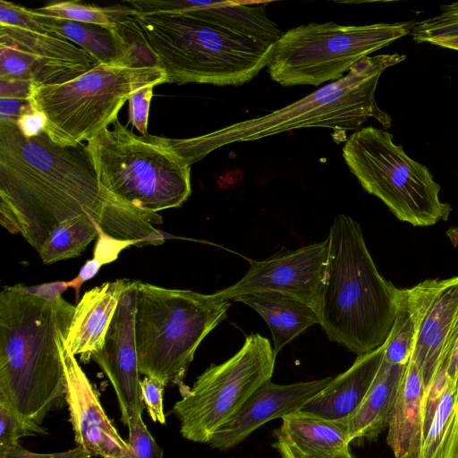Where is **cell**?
Segmentation results:
<instances>
[{
    "instance_id": "484cf974",
    "label": "cell",
    "mask_w": 458,
    "mask_h": 458,
    "mask_svg": "<svg viewBox=\"0 0 458 458\" xmlns=\"http://www.w3.org/2000/svg\"><path fill=\"white\" fill-rule=\"evenodd\" d=\"M98 229L92 216L77 217L58 225L38 252L41 260L52 264L81 255L98 237Z\"/></svg>"
},
{
    "instance_id": "603a6c76",
    "label": "cell",
    "mask_w": 458,
    "mask_h": 458,
    "mask_svg": "<svg viewBox=\"0 0 458 458\" xmlns=\"http://www.w3.org/2000/svg\"><path fill=\"white\" fill-rule=\"evenodd\" d=\"M406 365H392L382 360L377 377L364 400L354 413L344 420L351 443L363 438L376 439L388 428Z\"/></svg>"
},
{
    "instance_id": "4fadbf2b",
    "label": "cell",
    "mask_w": 458,
    "mask_h": 458,
    "mask_svg": "<svg viewBox=\"0 0 458 458\" xmlns=\"http://www.w3.org/2000/svg\"><path fill=\"white\" fill-rule=\"evenodd\" d=\"M402 293L415 326L410 359L418 366L426 391L437 372L447 369L458 331V276L428 279L402 289Z\"/></svg>"
},
{
    "instance_id": "4dcf8cb0",
    "label": "cell",
    "mask_w": 458,
    "mask_h": 458,
    "mask_svg": "<svg viewBox=\"0 0 458 458\" xmlns=\"http://www.w3.org/2000/svg\"><path fill=\"white\" fill-rule=\"evenodd\" d=\"M127 427L131 454L124 458H164V451L148 431L142 414L132 417Z\"/></svg>"
},
{
    "instance_id": "d6a6232c",
    "label": "cell",
    "mask_w": 458,
    "mask_h": 458,
    "mask_svg": "<svg viewBox=\"0 0 458 458\" xmlns=\"http://www.w3.org/2000/svg\"><path fill=\"white\" fill-rule=\"evenodd\" d=\"M165 386L158 380L146 377L140 380L141 398L148 413L154 422L165 424V414L163 405Z\"/></svg>"
},
{
    "instance_id": "7402d4cb",
    "label": "cell",
    "mask_w": 458,
    "mask_h": 458,
    "mask_svg": "<svg viewBox=\"0 0 458 458\" xmlns=\"http://www.w3.org/2000/svg\"><path fill=\"white\" fill-rule=\"evenodd\" d=\"M233 301L250 306L263 318L271 331L276 355L306 329L320 325L319 316L312 308L283 293H253Z\"/></svg>"
},
{
    "instance_id": "30bf717a",
    "label": "cell",
    "mask_w": 458,
    "mask_h": 458,
    "mask_svg": "<svg viewBox=\"0 0 458 458\" xmlns=\"http://www.w3.org/2000/svg\"><path fill=\"white\" fill-rule=\"evenodd\" d=\"M393 139L386 130L373 126L354 131L343 147L349 170L399 220L413 226L446 221L452 208L440 200V185L424 165L411 158Z\"/></svg>"
},
{
    "instance_id": "e0dca14e",
    "label": "cell",
    "mask_w": 458,
    "mask_h": 458,
    "mask_svg": "<svg viewBox=\"0 0 458 458\" xmlns=\"http://www.w3.org/2000/svg\"><path fill=\"white\" fill-rule=\"evenodd\" d=\"M332 379L328 377L287 385L267 381L215 433L208 445L220 451L235 447L263 424L301 410Z\"/></svg>"
},
{
    "instance_id": "5bb4252c",
    "label": "cell",
    "mask_w": 458,
    "mask_h": 458,
    "mask_svg": "<svg viewBox=\"0 0 458 458\" xmlns=\"http://www.w3.org/2000/svg\"><path fill=\"white\" fill-rule=\"evenodd\" d=\"M327 251V238L297 250H281L263 260L251 261L239 281L216 293L232 301L253 293L276 292L301 301L320 316Z\"/></svg>"
},
{
    "instance_id": "cb8c5ba5",
    "label": "cell",
    "mask_w": 458,
    "mask_h": 458,
    "mask_svg": "<svg viewBox=\"0 0 458 458\" xmlns=\"http://www.w3.org/2000/svg\"><path fill=\"white\" fill-rule=\"evenodd\" d=\"M276 435L313 458H335L349 449V432L344 420L335 421L301 411L282 418Z\"/></svg>"
},
{
    "instance_id": "6da1fadb",
    "label": "cell",
    "mask_w": 458,
    "mask_h": 458,
    "mask_svg": "<svg viewBox=\"0 0 458 458\" xmlns=\"http://www.w3.org/2000/svg\"><path fill=\"white\" fill-rule=\"evenodd\" d=\"M92 216L102 231L136 246L160 245L158 214L118 199L101 185L84 143L61 144L43 129L26 133L0 122V223L38 253L60 225Z\"/></svg>"
},
{
    "instance_id": "7bdbcfd3",
    "label": "cell",
    "mask_w": 458,
    "mask_h": 458,
    "mask_svg": "<svg viewBox=\"0 0 458 458\" xmlns=\"http://www.w3.org/2000/svg\"><path fill=\"white\" fill-rule=\"evenodd\" d=\"M445 233L454 247H456L458 245V226L449 228Z\"/></svg>"
},
{
    "instance_id": "8d00e7d4",
    "label": "cell",
    "mask_w": 458,
    "mask_h": 458,
    "mask_svg": "<svg viewBox=\"0 0 458 458\" xmlns=\"http://www.w3.org/2000/svg\"><path fill=\"white\" fill-rule=\"evenodd\" d=\"M33 112L30 99L0 98V122L18 121L22 116Z\"/></svg>"
},
{
    "instance_id": "8992f818",
    "label": "cell",
    "mask_w": 458,
    "mask_h": 458,
    "mask_svg": "<svg viewBox=\"0 0 458 458\" xmlns=\"http://www.w3.org/2000/svg\"><path fill=\"white\" fill-rule=\"evenodd\" d=\"M231 301L215 292L137 282L135 341L140 373L182 386L196 350L227 316Z\"/></svg>"
},
{
    "instance_id": "8fae6325",
    "label": "cell",
    "mask_w": 458,
    "mask_h": 458,
    "mask_svg": "<svg viewBox=\"0 0 458 458\" xmlns=\"http://www.w3.org/2000/svg\"><path fill=\"white\" fill-rule=\"evenodd\" d=\"M276 353L259 334L245 337L242 348L221 364L210 365L172 410L187 440L208 444L215 433L233 418L247 400L271 380Z\"/></svg>"
},
{
    "instance_id": "ab89813d",
    "label": "cell",
    "mask_w": 458,
    "mask_h": 458,
    "mask_svg": "<svg viewBox=\"0 0 458 458\" xmlns=\"http://www.w3.org/2000/svg\"><path fill=\"white\" fill-rule=\"evenodd\" d=\"M0 98L29 99L31 94L32 84L23 81H0Z\"/></svg>"
},
{
    "instance_id": "74e56055",
    "label": "cell",
    "mask_w": 458,
    "mask_h": 458,
    "mask_svg": "<svg viewBox=\"0 0 458 458\" xmlns=\"http://www.w3.org/2000/svg\"><path fill=\"white\" fill-rule=\"evenodd\" d=\"M101 267V263L92 258L91 259L86 261V263L81 267L78 276L75 278L67 282L68 287H72L74 289L76 293V300L79 298L80 290L82 284L94 277Z\"/></svg>"
},
{
    "instance_id": "5b68a950",
    "label": "cell",
    "mask_w": 458,
    "mask_h": 458,
    "mask_svg": "<svg viewBox=\"0 0 458 458\" xmlns=\"http://www.w3.org/2000/svg\"><path fill=\"white\" fill-rule=\"evenodd\" d=\"M132 20L166 83L240 86L268 65L274 47L182 14L134 12Z\"/></svg>"
},
{
    "instance_id": "3957f363",
    "label": "cell",
    "mask_w": 458,
    "mask_h": 458,
    "mask_svg": "<svg viewBox=\"0 0 458 458\" xmlns=\"http://www.w3.org/2000/svg\"><path fill=\"white\" fill-rule=\"evenodd\" d=\"M405 59L406 55L400 54L367 56L340 80L280 109L200 136L161 137L159 144L191 165L231 143L255 140L295 129L323 127L344 132L356 131L369 117L388 129L392 119L378 107L376 89L383 72Z\"/></svg>"
},
{
    "instance_id": "e575fe53",
    "label": "cell",
    "mask_w": 458,
    "mask_h": 458,
    "mask_svg": "<svg viewBox=\"0 0 458 458\" xmlns=\"http://www.w3.org/2000/svg\"><path fill=\"white\" fill-rule=\"evenodd\" d=\"M136 246L133 241L118 240L106 234L101 229H98V241L95 245L93 258L98 260L101 265H105L115 260L118 254L129 246Z\"/></svg>"
},
{
    "instance_id": "277c9868",
    "label": "cell",
    "mask_w": 458,
    "mask_h": 458,
    "mask_svg": "<svg viewBox=\"0 0 458 458\" xmlns=\"http://www.w3.org/2000/svg\"><path fill=\"white\" fill-rule=\"evenodd\" d=\"M327 239L319 326L330 341L363 355L386 341L396 318L399 288L378 272L352 217L337 215Z\"/></svg>"
},
{
    "instance_id": "ac0fdd59",
    "label": "cell",
    "mask_w": 458,
    "mask_h": 458,
    "mask_svg": "<svg viewBox=\"0 0 458 458\" xmlns=\"http://www.w3.org/2000/svg\"><path fill=\"white\" fill-rule=\"evenodd\" d=\"M128 4L137 13L187 15L266 45H274L284 33L268 18L267 2L136 0Z\"/></svg>"
},
{
    "instance_id": "d6986e66",
    "label": "cell",
    "mask_w": 458,
    "mask_h": 458,
    "mask_svg": "<svg viewBox=\"0 0 458 458\" xmlns=\"http://www.w3.org/2000/svg\"><path fill=\"white\" fill-rule=\"evenodd\" d=\"M131 279L106 282L86 292L75 306L64 345L82 362L101 349L119 300Z\"/></svg>"
},
{
    "instance_id": "44dd1931",
    "label": "cell",
    "mask_w": 458,
    "mask_h": 458,
    "mask_svg": "<svg viewBox=\"0 0 458 458\" xmlns=\"http://www.w3.org/2000/svg\"><path fill=\"white\" fill-rule=\"evenodd\" d=\"M425 394L420 369L410 359L387 428L386 440L394 458H420L424 440Z\"/></svg>"
},
{
    "instance_id": "b9f144b4",
    "label": "cell",
    "mask_w": 458,
    "mask_h": 458,
    "mask_svg": "<svg viewBox=\"0 0 458 458\" xmlns=\"http://www.w3.org/2000/svg\"><path fill=\"white\" fill-rule=\"evenodd\" d=\"M429 43L442 47L458 51V37L435 39Z\"/></svg>"
},
{
    "instance_id": "60d3db41",
    "label": "cell",
    "mask_w": 458,
    "mask_h": 458,
    "mask_svg": "<svg viewBox=\"0 0 458 458\" xmlns=\"http://www.w3.org/2000/svg\"><path fill=\"white\" fill-rule=\"evenodd\" d=\"M458 373V331L455 335L454 341L451 347L448 362H447V369L446 374L448 378H453Z\"/></svg>"
},
{
    "instance_id": "f546056e",
    "label": "cell",
    "mask_w": 458,
    "mask_h": 458,
    "mask_svg": "<svg viewBox=\"0 0 458 458\" xmlns=\"http://www.w3.org/2000/svg\"><path fill=\"white\" fill-rule=\"evenodd\" d=\"M47 434L40 424L23 418L3 394H0V450L24 437Z\"/></svg>"
},
{
    "instance_id": "ba28073f",
    "label": "cell",
    "mask_w": 458,
    "mask_h": 458,
    "mask_svg": "<svg viewBox=\"0 0 458 458\" xmlns=\"http://www.w3.org/2000/svg\"><path fill=\"white\" fill-rule=\"evenodd\" d=\"M166 83L157 66L98 64L56 85L33 86L30 101L44 118V130L55 142L89 141L117 119L131 96L143 87Z\"/></svg>"
},
{
    "instance_id": "ffe728a7",
    "label": "cell",
    "mask_w": 458,
    "mask_h": 458,
    "mask_svg": "<svg viewBox=\"0 0 458 458\" xmlns=\"http://www.w3.org/2000/svg\"><path fill=\"white\" fill-rule=\"evenodd\" d=\"M384 344L360 355L344 372L332 381L300 411L325 420L349 419L369 391L381 366Z\"/></svg>"
},
{
    "instance_id": "2e32d148",
    "label": "cell",
    "mask_w": 458,
    "mask_h": 458,
    "mask_svg": "<svg viewBox=\"0 0 458 458\" xmlns=\"http://www.w3.org/2000/svg\"><path fill=\"white\" fill-rule=\"evenodd\" d=\"M66 338L60 345L65 372L64 398L77 445L90 457H127L131 454V445L122 438L106 414L93 385L64 345Z\"/></svg>"
},
{
    "instance_id": "52a82bcc",
    "label": "cell",
    "mask_w": 458,
    "mask_h": 458,
    "mask_svg": "<svg viewBox=\"0 0 458 458\" xmlns=\"http://www.w3.org/2000/svg\"><path fill=\"white\" fill-rule=\"evenodd\" d=\"M112 127L87 141L102 187L149 213L181 207L191 193V165L118 118Z\"/></svg>"
},
{
    "instance_id": "9c48e42d",
    "label": "cell",
    "mask_w": 458,
    "mask_h": 458,
    "mask_svg": "<svg viewBox=\"0 0 458 458\" xmlns=\"http://www.w3.org/2000/svg\"><path fill=\"white\" fill-rule=\"evenodd\" d=\"M413 26L414 21L300 25L284 32L274 44L267 72L284 87L336 81L363 58L411 34Z\"/></svg>"
},
{
    "instance_id": "d4e9b609",
    "label": "cell",
    "mask_w": 458,
    "mask_h": 458,
    "mask_svg": "<svg viewBox=\"0 0 458 458\" xmlns=\"http://www.w3.org/2000/svg\"><path fill=\"white\" fill-rule=\"evenodd\" d=\"M420 458H458V373L447 380L424 437Z\"/></svg>"
},
{
    "instance_id": "836d02e7",
    "label": "cell",
    "mask_w": 458,
    "mask_h": 458,
    "mask_svg": "<svg viewBox=\"0 0 458 458\" xmlns=\"http://www.w3.org/2000/svg\"><path fill=\"white\" fill-rule=\"evenodd\" d=\"M155 86L141 88L129 98V122L141 135L148 134V111Z\"/></svg>"
},
{
    "instance_id": "f35d334b",
    "label": "cell",
    "mask_w": 458,
    "mask_h": 458,
    "mask_svg": "<svg viewBox=\"0 0 458 458\" xmlns=\"http://www.w3.org/2000/svg\"><path fill=\"white\" fill-rule=\"evenodd\" d=\"M274 446L277 449L282 458H313L301 452L283 437L276 435V442ZM335 458H355L350 448L337 455Z\"/></svg>"
},
{
    "instance_id": "7a4b0ae2",
    "label": "cell",
    "mask_w": 458,
    "mask_h": 458,
    "mask_svg": "<svg viewBox=\"0 0 458 458\" xmlns=\"http://www.w3.org/2000/svg\"><path fill=\"white\" fill-rule=\"evenodd\" d=\"M74 310L62 296L45 298L21 284L0 293V394L38 424L65 397L60 345Z\"/></svg>"
},
{
    "instance_id": "f1b7e54d",
    "label": "cell",
    "mask_w": 458,
    "mask_h": 458,
    "mask_svg": "<svg viewBox=\"0 0 458 458\" xmlns=\"http://www.w3.org/2000/svg\"><path fill=\"white\" fill-rule=\"evenodd\" d=\"M411 34L417 43L458 37V1L441 5L438 14L414 22Z\"/></svg>"
},
{
    "instance_id": "4316f807",
    "label": "cell",
    "mask_w": 458,
    "mask_h": 458,
    "mask_svg": "<svg viewBox=\"0 0 458 458\" xmlns=\"http://www.w3.org/2000/svg\"><path fill=\"white\" fill-rule=\"evenodd\" d=\"M34 10L55 18L112 27L123 23L134 12L127 6L99 7L75 1L53 2Z\"/></svg>"
},
{
    "instance_id": "d590c367",
    "label": "cell",
    "mask_w": 458,
    "mask_h": 458,
    "mask_svg": "<svg viewBox=\"0 0 458 458\" xmlns=\"http://www.w3.org/2000/svg\"><path fill=\"white\" fill-rule=\"evenodd\" d=\"M0 458H90L89 454L81 446L68 451L38 454L24 448L19 442L0 450Z\"/></svg>"
},
{
    "instance_id": "7c38bea8",
    "label": "cell",
    "mask_w": 458,
    "mask_h": 458,
    "mask_svg": "<svg viewBox=\"0 0 458 458\" xmlns=\"http://www.w3.org/2000/svg\"><path fill=\"white\" fill-rule=\"evenodd\" d=\"M98 64L91 55L66 39L0 25V81L56 85Z\"/></svg>"
},
{
    "instance_id": "9a60e30c",
    "label": "cell",
    "mask_w": 458,
    "mask_h": 458,
    "mask_svg": "<svg viewBox=\"0 0 458 458\" xmlns=\"http://www.w3.org/2000/svg\"><path fill=\"white\" fill-rule=\"evenodd\" d=\"M138 280H131L123 292L107 330L105 344L91 355L112 384L121 411V420L128 425L142 414L140 378L135 341V300Z\"/></svg>"
},
{
    "instance_id": "1f68e13d",
    "label": "cell",
    "mask_w": 458,
    "mask_h": 458,
    "mask_svg": "<svg viewBox=\"0 0 458 458\" xmlns=\"http://www.w3.org/2000/svg\"><path fill=\"white\" fill-rule=\"evenodd\" d=\"M0 25L13 26L47 35L32 9L4 0L0 1Z\"/></svg>"
},
{
    "instance_id": "83f0119b",
    "label": "cell",
    "mask_w": 458,
    "mask_h": 458,
    "mask_svg": "<svg viewBox=\"0 0 458 458\" xmlns=\"http://www.w3.org/2000/svg\"><path fill=\"white\" fill-rule=\"evenodd\" d=\"M415 341V326L399 288L397 313L390 334L384 344L383 360L392 365H406Z\"/></svg>"
}]
</instances>
